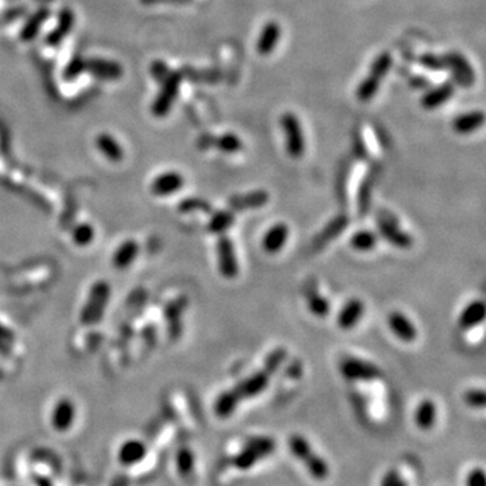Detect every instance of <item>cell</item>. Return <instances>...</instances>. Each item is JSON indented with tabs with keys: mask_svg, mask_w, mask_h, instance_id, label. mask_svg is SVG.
<instances>
[{
	"mask_svg": "<svg viewBox=\"0 0 486 486\" xmlns=\"http://www.w3.org/2000/svg\"><path fill=\"white\" fill-rule=\"evenodd\" d=\"M420 64L430 69V71H443V69H447V65H446V60L444 57L442 55H437V54H433V53H426L420 57Z\"/></svg>",
	"mask_w": 486,
	"mask_h": 486,
	"instance_id": "cell-34",
	"label": "cell"
},
{
	"mask_svg": "<svg viewBox=\"0 0 486 486\" xmlns=\"http://www.w3.org/2000/svg\"><path fill=\"white\" fill-rule=\"evenodd\" d=\"M307 301H308V308L312 312V315H315L318 318H327L329 316L331 305H330V301L327 300V297H324L318 291H311L307 296Z\"/></svg>",
	"mask_w": 486,
	"mask_h": 486,
	"instance_id": "cell-28",
	"label": "cell"
},
{
	"mask_svg": "<svg viewBox=\"0 0 486 486\" xmlns=\"http://www.w3.org/2000/svg\"><path fill=\"white\" fill-rule=\"evenodd\" d=\"M97 147L99 151L110 161L118 162L123 158V149L120 144L108 134H101L97 138Z\"/></svg>",
	"mask_w": 486,
	"mask_h": 486,
	"instance_id": "cell-26",
	"label": "cell"
},
{
	"mask_svg": "<svg viewBox=\"0 0 486 486\" xmlns=\"http://www.w3.org/2000/svg\"><path fill=\"white\" fill-rule=\"evenodd\" d=\"M454 92H455L454 84L450 81H446V83L437 86V88L430 90L422 99V105L426 110H435L442 104L447 103L450 100V97L454 95Z\"/></svg>",
	"mask_w": 486,
	"mask_h": 486,
	"instance_id": "cell-24",
	"label": "cell"
},
{
	"mask_svg": "<svg viewBox=\"0 0 486 486\" xmlns=\"http://www.w3.org/2000/svg\"><path fill=\"white\" fill-rule=\"evenodd\" d=\"M214 145L216 146L220 151L227 154H235L241 151L243 147L242 140L233 133L223 134L219 138L214 140Z\"/></svg>",
	"mask_w": 486,
	"mask_h": 486,
	"instance_id": "cell-32",
	"label": "cell"
},
{
	"mask_svg": "<svg viewBox=\"0 0 486 486\" xmlns=\"http://www.w3.org/2000/svg\"><path fill=\"white\" fill-rule=\"evenodd\" d=\"M281 38V27L277 22L270 21L268 22L264 29L259 33V37L257 40L255 49L258 54L261 55H269L274 51L279 41Z\"/></svg>",
	"mask_w": 486,
	"mask_h": 486,
	"instance_id": "cell-18",
	"label": "cell"
},
{
	"mask_svg": "<svg viewBox=\"0 0 486 486\" xmlns=\"http://www.w3.org/2000/svg\"><path fill=\"white\" fill-rule=\"evenodd\" d=\"M218 253V269L219 273L229 280H233L240 273V264L235 254V247L233 241L227 235H220L216 244Z\"/></svg>",
	"mask_w": 486,
	"mask_h": 486,
	"instance_id": "cell-7",
	"label": "cell"
},
{
	"mask_svg": "<svg viewBox=\"0 0 486 486\" xmlns=\"http://www.w3.org/2000/svg\"><path fill=\"white\" fill-rule=\"evenodd\" d=\"M379 229H380V233L381 235L388 241L389 243H392L393 246L398 247V248H409L412 244H413V238L402 231L397 225L396 222H393L390 218H381L379 220Z\"/></svg>",
	"mask_w": 486,
	"mask_h": 486,
	"instance_id": "cell-16",
	"label": "cell"
},
{
	"mask_svg": "<svg viewBox=\"0 0 486 486\" xmlns=\"http://www.w3.org/2000/svg\"><path fill=\"white\" fill-rule=\"evenodd\" d=\"M350 244L355 251H361V253H368L372 251L376 244H377V235L373 231L369 230H361L357 231L351 240Z\"/></svg>",
	"mask_w": 486,
	"mask_h": 486,
	"instance_id": "cell-30",
	"label": "cell"
},
{
	"mask_svg": "<svg viewBox=\"0 0 486 486\" xmlns=\"http://www.w3.org/2000/svg\"><path fill=\"white\" fill-rule=\"evenodd\" d=\"M97 238V230L90 223H80L72 231V242L79 247L90 246Z\"/></svg>",
	"mask_w": 486,
	"mask_h": 486,
	"instance_id": "cell-31",
	"label": "cell"
},
{
	"mask_svg": "<svg viewBox=\"0 0 486 486\" xmlns=\"http://www.w3.org/2000/svg\"><path fill=\"white\" fill-rule=\"evenodd\" d=\"M186 184V179L176 170L158 175L150 184V192L157 197H168L179 192Z\"/></svg>",
	"mask_w": 486,
	"mask_h": 486,
	"instance_id": "cell-10",
	"label": "cell"
},
{
	"mask_svg": "<svg viewBox=\"0 0 486 486\" xmlns=\"http://www.w3.org/2000/svg\"><path fill=\"white\" fill-rule=\"evenodd\" d=\"M270 200V196L264 191V190H257V191H251L246 194H237L234 197H231L230 200V205L234 209L238 211H246V209H258L265 207Z\"/></svg>",
	"mask_w": 486,
	"mask_h": 486,
	"instance_id": "cell-20",
	"label": "cell"
},
{
	"mask_svg": "<svg viewBox=\"0 0 486 486\" xmlns=\"http://www.w3.org/2000/svg\"><path fill=\"white\" fill-rule=\"evenodd\" d=\"M288 357V351L284 348V347H277L274 348L265 359V369L269 374L274 373L280 366L281 363L285 361V358Z\"/></svg>",
	"mask_w": 486,
	"mask_h": 486,
	"instance_id": "cell-33",
	"label": "cell"
},
{
	"mask_svg": "<svg viewBox=\"0 0 486 486\" xmlns=\"http://www.w3.org/2000/svg\"><path fill=\"white\" fill-rule=\"evenodd\" d=\"M180 209H181V211L203 209V211H205V212H209V211H211V205H209L207 201L200 200V199H190V200H186V201L181 203Z\"/></svg>",
	"mask_w": 486,
	"mask_h": 486,
	"instance_id": "cell-37",
	"label": "cell"
},
{
	"mask_svg": "<svg viewBox=\"0 0 486 486\" xmlns=\"http://www.w3.org/2000/svg\"><path fill=\"white\" fill-rule=\"evenodd\" d=\"M468 486H485V473L481 468L473 469L466 480Z\"/></svg>",
	"mask_w": 486,
	"mask_h": 486,
	"instance_id": "cell-39",
	"label": "cell"
},
{
	"mask_svg": "<svg viewBox=\"0 0 486 486\" xmlns=\"http://www.w3.org/2000/svg\"><path fill=\"white\" fill-rule=\"evenodd\" d=\"M269 373L266 370H261V372H255L254 374H251L250 377H247L246 380H243L242 383H240L234 389L237 390L240 398H253L258 394H261L262 392H265V389L269 385Z\"/></svg>",
	"mask_w": 486,
	"mask_h": 486,
	"instance_id": "cell-17",
	"label": "cell"
},
{
	"mask_svg": "<svg viewBox=\"0 0 486 486\" xmlns=\"http://www.w3.org/2000/svg\"><path fill=\"white\" fill-rule=\"evenodd\" d=\"M388 326L394 337L404 343H412L418 340V329L413 322L400 311L389 314Z\"/></svg>",
	"mask_w": 486,
	"mask_h": 486,
	"instance_id": "cell-11",
	"label": "cell"
},
{
	"mask_svg": "<svg viewBox=\"0 0 486 486\" xmlns=\"http://www.w3.org/2000/svg\"><path fill=\"white\" fill-rule=\"evenodd\" d=\"M392 64H393V58H392L390 53L384 51L376 57V60L373 61V64L370 66L369 75L362 80V83L359 84L358 90H357L358 100L368 103L374 97L380 88L381 81L384 80L385 75L392 68Z\"/></svg>",
	"mask_w": 486,
	"mask_h": 486,
	"instance_id": "cell-4",
	"label": "cell"
},
{
	"mask_svg": "<svg viewBox=\"0 0 486 486\" xmlns=\"http://www.w3.org/2000/svg\"><path fill=\"white\" fill-rule=\"evenodd\" d=\"M437 404L430 400V398H424L419 402V405L416 407L415 411V423L416 426L423 430V431H429L431 430L435 423H437Z\"/></svg>",
	"mask_w": 486,
	"mask_h": 486,
	"instance_id": "cell-22",
	"label": "cell"
},
{
	"mask_svg": "<svg viewBox=\"0 0 486 486\" xmlns=\"http://www.w3.org/2000/svg\"><path fill=\"white\" fill-rule=\"evenodd\" d=\"M381 486H408V484L397 469H390L383 477Z\"/></svg>",
	"mask_w": 486,
	"mask_h": 486,
	"instance_id": "cell-36",
	"label": "cell"
},
{
	"mask_svg": "<svg viewBox=\"0 0 486 486\" xmlns=\"http://www.w3.org/2000/svg\"><path fill=\"white\" fill-rule=\"evenodd\" d=\"M234 220H235V218L231 211H227V209L218 211L216 214L212 215V218L208 223V230L212 234L223 235L234 225Z\"/></svg>",
	"mask_w": 486,
	"mask_h": 486,
	"instance_id": "cell-27",
	"label": "cell"
},
{
	"mask_svg": "<svg viewBox=\"0 0 486 486\" xmlns=\"http://www.w3.org/2000/svg\"><path fill=\"white\" fill-rule=\"evenodd\" d=\"M76 416H77V409L75 402L68 397H62L55 402V405L51 409L50 424L55 431L66 433L73 427L76 422Z\"/></svg>",
	"mask_w": 486,
	"mask_h": 486,
	"instance_id": "cell-8",
	"label": "cell"
},
{
	"mask_svg": "<svg viewBox=\"0 0 486 486\" xmlns=\"http://www.w3.org/2000/svg\"><path fill=\"white\" fill-rule=\"evenodd\" d=\"M465 402L472 408H484L485 407V392L483 389H470L463 396Z\"/></svg>",
	"mask_w": 486,
	"mask_h": 486,
	"instance_id": "cell-35",
	"label": "cell"
},
{
	"mask_svg": "<svg viewBox=\"0 0 486 486\" xmlns=\"http://www.w3.org/2000/svg\"><path fill=\"white\" fill-rule=\"evenodd\" d=\"M340 369L342 376L350 381L369 383L379 380L383 376V372L377 365L355 357H347L342 359Z\"/></svg>",
	"mask_w": 486,
	"mask_h": 486,
	"instance_id": "cell-5",
	"label": "cell"
},
{
	"mask_svg": "<svg viewBox=\"0 0 486 486\" xmlns=\"http://www.w3.org/2000/svg\"><path fill=\"white\" fill-rule=\"evenodd\" d=\"M411 84L413 86V88L416 90H422V88H427L430 87V80L423 77V76H416L411 80Z\"/></svg>",
	"mask_w": 486,
	"mask_h": 486,
	"instance_id": "cell-40",
	"label": "cell"
},
{
	"mask_svg": "<svg viewBox=\"0 0 486 486\" xmlns=\"http://www.w3.org/2000/svg\"><path fill=\"white\" fill-rule=\"evenodd\" d=\"M194 461L196 458H194V451L190 447H181L177 451L176 468L181 477L187 478L194 473Z\"/></svg>",
	"mask_w": 486,
	"mask_h": 486,
	"instance_id": "cell-29",
	"label": "cell"
},
{
	"mask_svg": "<svg viewBox=\"0 0 486 486\" xmlns=\"http://www.w3.org/2000/svg\"><path fill=\"white\" fill-rule=\"evenodd\" d=\"M140 251H141L140 243L137 242L136 240L123 241L112 253V258H111L112 266L116 270H125V269L130 268L136 262V259L138 258Z\"/></svg>",
	"mask_w": 486,
	"mask_h": 486,
	"instance_id": "cell-13",
	"label": "cell"
},
{
	"mask_svg": "<svg viewBox=\"0 0 486 486\" xmlns=\"http://www.w3.org/2000/svg\"><path fill=\"white\" fill-rule=\"evenodd\" d=\"M365 314V304L361 298H350L340 309L338 315V326L344 331H350L358 326Z\"/></svg>",
	"mask_w": 486,
	"mask_h": 486,
	"instance_id": "cell-12",
	"label": "cell"
},
{
	"mask_svg": "<svg viewBox=\"0 0 486 486\" xmlns=\"http://www.w3.org/2000/svg\"><path fill=\"white\" fill-rule=\"evenodd\" d=\"M486 307L483 300H474L468 304L459 315L458 324L462 330H470L480 326L485 319Z\"/></svg>",
	"mask_w": 486,
	"mask_h": 486,
	"instance_id": "cell-19",
	"label": "cell"
},
{
	"mask_svg": "<svg viewBox=\"0 0 486 486\" xmlns=\"http://www.w3.org/2000/svg\"><path fill=\"white\" fill-rule=\"evenodd\" d=\"M447 68L451 69L455 81L465 87L470 88L476 81V73L470 65V62L458 51H450L444 55Z\"/></svg>",
	"mask_w": 486,
	"mask_h": 486,
	"instance_id": "cell-9",
	"label": "cell"
},
{
	"mask_svg": "<svg viewBox=\"0 0 486 486\" xmlns=\"http://www.w3.org/2000/svg\"><path fill=\"white\" fill-rule=\"evenodd\" d=\"M180 80H181V76L175 73L169 77V80L166 81L165 87H164V91L161 94V97L158 99V101L155 103V112L158 115H164L169 111V107L170 104L173 103L175 97L177 95L179 92V86H180Z\"/></svg>",
	"mask_w": 486,
	"mask_h": 486,
	"instance_id": "cell-25",
	"label": "cell"
},
{
	"mask_svg": "<svg viewBox=\"0 0 486 486\" xmlns=\"http://www.w3.org/2000/svg\"><path fill=\"white\" fill-rule=\"evenodd\" d=\"M276 450V442L269 437H250L242 450L233 458V465L238 470H248L258 462L270 457Z\"/></svg>",
	"mask_w": 486,
	"mask_h": 486,
	"instance_id": "cell-2",
	"label": "cell"
},
{
	"mask_svg": "<svg viewBox=\"0 0 486 486\" xmlns=\"http://www.w3.org/2000/svg\"><path fill=\"white\" fill-rule=\"evenodd\" d=\"M242 400L240 398L238 393L235 389H230V390H226L223 393H220L218 396V398L215 400V404H214V412L218 418L220 419H227L230 418L237 407L240 405Z\"/></svg>",
	"mask_w": 486,
	"mask_h": 486,
	"instance_id": "cell-23",
	"label": "cell"
},
{
	"mask_svg": "<svg viewBox=\"0 0 486 486\" xmlns=\"http://www.w3.org/2000/svg\"><path fill=\"white\" fill-rule=\"evenodd\" d=\"M111 297V287L104 280H97L88 292L87 301L80 314V322L84 326L97 324L104 316Z\"/></svg>",
	"mask_w": 486,
	"mask_h": 486,
	"instance_id": "cell-3",
	"label": "cell"
},
{
	"mask_svg": "<svg viewBox=\"0 0 486 486\" xmlns=\"http://www.w3.org/2000/svg\"><path fill=\"white\" fill-rule=\"evenodd\" d=\"M280 123L285 134V147L288 155L294 159L303 157L305 151V137L298 118L293 112H285L281 116Z\"/></svg>",
	"mask_w": 486,
	"mask_h": 486,
	"instance_id": "cell-6",
	"label": "cell"
},
{
	"mask_svg": "<svg viewBox=\"0 0 486 486\" xmlns=\"http://www.w3.org/2000/svg\"><path fill=\"white\" fill-rule=\"evenodd\" d=\"M288 447L292 455L298 459L316 481H324L330 476V466L324 458H322L309 444V442L298 434H294L288 440Z\"/></svg>",
	"mask_w": 486,
	"mask_h": 486,
	"instance_id": "cell-1",
	"label": "cell"
},
{
	"mask_svg": "<svg viewBox=\"0 0 486 486\" xmlns=\"http://www.w3.org/2000/svg\"><path fill=\"white\" fill-rule=\"evenodd\" d=\"M290 238V227L287 223L273 225L262 238V248L268 254L280 253Z\"/></svg>",
	"mask_w": 486,
	"mask_h": 486,
	"instance_id": "cell-15",
	"label": "cell"
},
{
	"mask_svg": "<svg viewBox=\"0 0 486 486\" xmlns=\"http://www.w3.org/2000/svg\"><path fill=\"white\" fill-rule=\"evenodd\" d=\"M147 454V447L142 440L129 439L118 450V461L123 466H134L142 462Z\"/></svg>",
	"mask_w": 486,
	"mask_h": 486,
	"instance_id": "cell-14",
	"label": "cell"
},
{
	"mask_svg": "<svg viewBox=\"0 0 486 486\" xmlns=\"http://www.w3.org/2000/svg\"><path fill=\"white\" fill-rule=\"evenodd\" d=\"M485 122V115L483 111H470L457 116L452 122V129L461 136H468L477 131Z\"/></svg>",
	"mask_w": 486,
	"mask_h": 486,
	"instance_id": "cell-21",
	"label": "cell"
},
{
	"mask_svg": "<svg viewBox=\"0 0 486 486\" xmlns=\"http://www.w3.org/2000/svg\"><path fill=\"white\" fill-rule=\"evenodd\" d=\"M12 342H14L12 331L0 323V351L1 353L8 351L12 346Z\"/></svg>",
	"mask_w": 486,
	"mask_h": 486,
	"instance_id": "cell-38",
	"label": "cell"
}]
</instances>
